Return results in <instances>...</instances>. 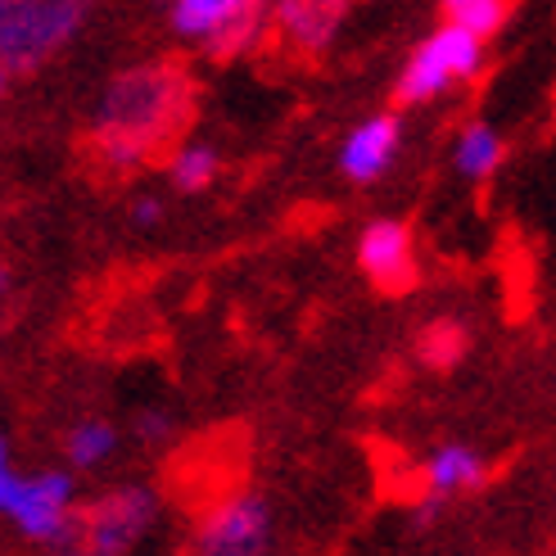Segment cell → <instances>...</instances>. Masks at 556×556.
Here are the masks:
<instances>
[{
    "label": "cell",
    "instance_id": "5bb4252c",
    "mask_svg": "<svg viewBox=\"0 0 556 556\" xmlns=\"http://www.w3.org/2000/svg\"><path fill=\"white\" fill-rule=\"evenodd\" d=\"M68 453L77 466H100L109 453H114V426L104 421H81L73 434H68Z\"/></svg>",
    "mask_w": 556,
    "mask_h": 556
},
{
    "label": "cell",
    "instance_id": "d6986e66",
    "mask_svg": "<svg viewBox=\"0 0 556 556\" xmlns=\"http://www.w3.org/2000/svg\"><path fill=\"white\" fill-rule=\"evenodd\" d=\"M163 430H168V426H163V416H141V434H146V439H150V434L159 439Z\"/></svg>",
    "mask_w": 556,
    "mask_h": 556
},
{
    "label": "cell",
    "instance_id": "7a4b0ae2",
    "mask_svg": "<svg viewBox=\"0 0 556 556\" xmlns=\"http://www.w3.org/2000/svg\"><path fill=\"white\" fill-rule=\"evenodd\" d=\"M81 27L68 0H0V68H37Z\"/></svg>",
    "mask_w": 556,
    "mask_h": 556
},
{
    "label": "cell",
    "instance_id": "4fadbf2b",
    "mask_svg": "<svg viewBox=\"0 0 556 556\" xmlns=\"http://www.w3.org/2000/svg\"><path fill=\"white\" fill-rule=\"evenodd\" d=\"M507 18V10L497 5V0H448V27H457V33L476 37L484 46L489 33H497Z\"/></svg>",
    "mask_w": 556,
    "mask_h": 556
},
{
    "label": "cell",
    "instance_id": "7c38bea8",
    "mask_svg": "<svg viewBox=\"0 0 556 556\" xmlns=\"http://www.w3.org/2000/svg\"><path fill=\"white\" fill-rule=\"evenodd\" d=\"M497 159H503V141H497V131H489L484 123L462 131V141H457V168L466 177H476V181L489 177L497 168Z\"/></svg>",
    "mask_w": 556,
    "mask_h": 556
},
{
    "label": "cell",
    "instance_id": "8fae6325",
    "mask_svg": "<svg viewBox=\"0 0 556 556\" xmlns=\"http://www.w3.org/2000/svg\"><path fill=\"white\" fill-rule=\"evenodd\" d=\"M484 480V462L470 448H443L430 466H426V484L430 493H453V489H476Z\"/></svg>",
    "mask_w": 556,
    "mask_h": 556
},
{
    "label": "cell",
    "instance_id": "e0dca14e",
    "mask_svg": "<svg viewBox=\"0 0 556 556\" xmlns=\"http://www.w3.org/2000/svg\"><path fill=\"white\" fill-rule=\"evenodd\" d=\"M213 177H217V154L208 146H190L173 159V181L181 190H204Z\"/></svg>",
    "mask_w": 556,
    "mask_h": 556
},
{
    "label": "cell",
    "instance_id": "ac0fdd59",
    "mask_svg": "<svg viewBox=\"0 0 556 556\" xmlns=\"http://www.w3.org/2000/svg\"><path fill=\"white\" fill-rule=\"evenodd\" d=\"M163 217V208L154 204V200H146V204H136V222H141V227H150V222H159Z\"/></svg>",
    "mask_w": 556,
    "mask_h": 556
},
{
    "label": "cell",
    "instance_id": "6da1fadb",
    "mask_svg": "<svg viewBox=\"0 0 556 556\" xmlns=\"http://www.w3.org/2000/svg\"><path fill=\"white\" fill-rule=\"evenodd\" d=\"M190 104V81L168 68V64H150V68H131L109 87L104 114H100V150L109 163L131 168L141 163L154 146H163L168 136L181 127Z\"/></svg>",
    "mask_w": 556,
    "mask_h": 556
},
{
    "label": "cell",
    "instance_id": "3957f363",
    "mask_svg": "<svg viewBox=\"0 0 556 556\" xmlns=\"http://www.w3.org/2000/svg\"><path fill=\"white\" fill-rule=\"evenodd\" d=\"M73 480L68 476H33L23 480L14 470H0V511L18 520L23 534L41 543H68L73 539Z\"/></svg>",
    "mask_w": 556,
    "mask_h": 556
},
{
    "label": "cell",
    "instance_id": "2e32d148",
    "mask_svg": "<svg viewBox=\"0 0 556 556\" xmlns=\"http://www.w3.org/2000/svg\"><path fill=\"white\" fill-rule=\"evenodd\" d=\"M258 27H263V18H258V10L254 5H244L222 33L208 41V54H217V60H231V54H240V50H249V41L258 37Z\"/></svg>",
    "mask_w": 556,
    "mask_h": 556
},
{
    "label": "cell",
    "instance_id": "ba28073f",
    "mask_svg": "<svg viewBox=\"0 0 556 556\" xmlns=\"http://www.w3.org/2000/svg\"><path fill=\"white\" fill-rule=\"evenodd\" d=\"M394 150H399V123L394 118H371L344 141V159L340 163H344V173L353 181H371V177H380L389 168Z\"/></svg>",
    "mask_w": 556,
    "mask_h": 556
},
{
    "label": "cell",
    "instance_id": "5b68a950",
    "mask_svg": "<svg viewBox=\"0 0 556 556\" xmlns=\"http://www.w3.org/2000/svg\"><path fill=\"white\" fill-rule=\"evenodd\" d=\"M150 520H154V497L146 489H123L114 497H104L87 516V552L118 556L150 530Z\"/></svg>",
    "mask_w": 556,
    "mask_h": 556
},
{
    "label": "cell",
    "instance_id": "9a60e30c",
    "mask_svg": "<svg viewBox=\"0 0 556 556\" xmlns=\"http://www.w3.org/2000/svg\"><path fill=\"white\" fill-rule=\"evenodd\" d=\"M466 353V330L457 321H434L421 340V357L430 367H453L457 357Z\"/></svg>",
    "mask_w": 556,
    "mask_h": 556
},
{
    "label": "cell",
    "instance_id": "277c9868",
    "mask_svg": "<svg viewBox=\"0 0 556 556\" xmlns=\"http://www.w3.org/2000/svg\"><path fill=\"white\" fill-rule=\"evenodd\" d=\"M480 64H484V46L443 23L439 33L412 54V64L399 81V96L403 100H430V96H439L443 87H448V81L476 77Z\"/></svg>",
    "mask_w": 556,
    "mask_h": 556
},
{
    "label": "cell",
    "instance_id": "8992f818",
    "mask_svg": "<svg viewBox=\"0 0 556 556\" xmlns=\"http://www.w3.org/2000/svg\"><path fill=\"white\" fill-rule=\"evenodd\" d=\"M267 543V503L263 497H231L200 530V556H254Z\"/></svg>",
    "mask_w": 556,
    "mask_h": 556
},
{
    "label": "cell",
    "instance_id": "30bf717a",
    "mask_svg": "<svg viewBox=\"0 0 556 556\" xmlns=\"http://www.w3.org/2000/svg\"><path fill=\"white\" fill-rule=\"evenodd\" d=\"M240 10H244V0H181V5L173 10V23H177L181 37L213 41Z\"/></svg>",
    "mask_w": 556,
    "mask_h": 556
},
{
    "label": "cell",
    "instance_id": "9c48e42d",
    "mask_svg": "<svg viewBox=\"0 0 556 556\" xmlns=\"http://www.w3.org/2000/svg\"><path fill=\"white\" fill-rule=\"evenodd\" d=\"M340 18H344L340 5H313V0H294V5L281 10L286 33H290L294 46H303V50H326L330 37L340 33Z\"/></svg>",
    "mask_w": 556,
    "mask_h": 556
},
{
    "label": "cell",
    "instance_id": "603a6c76",
    "mask_svg": "<svg viewBox=\"0 0 556 556\" xmlns=\"http://www.w3.org/2000/svg\"><path fill=\"white\" fill-rule=\"evenodd\" d=\"M0 87H5V68H0Z\"/></svg>",
    "mask_w": 556,
    "mask_h": 556
},
{
    "label": "cell",
    "instance_id": "44dd1931",
    "mask_svg": "<svg viewBox=\"0 0 556 556\" xmlns=\"http://www.w3.org/2000/svg\"><path fill=\"white\" fill-rule=\"evenodd\" d=\"M5 286H10V276H5V267H0V294H5Z\"/></svg>",
    "mask_w": 556,
    "mask_h": 556
},
{
    "label": "cell",
    "instance_id": "52a82bcc",
    "mask_svg": "<svg viewBox=\"0 0 556 556\" xmlns=\"http://www.w3.org/2000/svg\"><path fill=\"white\" fill-rule=\"evenodd\" d=\"M367 276L384 290H407L416 281L412 271V236L403 222H376V227L363 236V249H357Z\"/></svg>",
    "mask_w": 556,
    "mask_h": 556
},
{
    "label": "cell",
    "instance_id": "7402d4cb",
    "mask_svg": "<svg viewBox=\"0 0 556 556\" xmlns=\"http://www.w3.org/2000/svg\"><path fill=\"white\" fill-rule=\"evenodd\" d=\"M73 556H96V552H87V547H81V552H73Z\"/></svg>",
    "mask_w": 556,
    "mask_h": 556
},
{
    "label": "cell",
    "instance_id": "ffe728a7",
    "mask_svg": "<svg viewBox=\"0 0 556 556\" xmlns=\"http://www.w3.org/2000/svg\"><path fill=\"white\" fill-rule=\"evenodd\" d=\"M0 470H10V453H5V434H0Z\"/></svg>",
    "mask_w": 556,
    "mask_h": 556
}]
</instances>
